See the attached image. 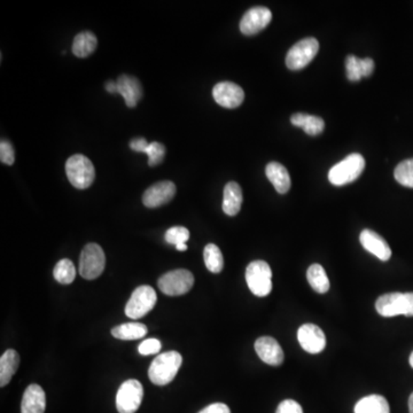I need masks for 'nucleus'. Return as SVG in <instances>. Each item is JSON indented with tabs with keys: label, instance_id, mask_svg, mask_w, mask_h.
Here are the masks:
<instances>
[{
	"label": "nucleus",
	"instance_id": "nucleus-7",
	"mask_svg": "<svg viewBox=\"0 0 413 413\" xmlns=\"http://www.w3.org/2000/svg\"><path fill=\"white\" fill-rule=\"evenodd\" d=\"M160 291L169 297H180L191 291L194 277L189 270L178 269L169 271L159 279Z\"/></svg>",
	"mask_w": 413,
	"mask_h": 413
},
{
	"label": "nucleus",
	"instance_id": "nucleus-33",
	"mask_svg": "<svg viewBox=\"0 0 413 413\" xmlns=\"http://www.w3.org/2000/svg\"><path fill=\"white\" fill-rule=\"evenodd\" d=\"M162 344L158 338H147L145 341L141 342L138 347V351L141 355L148 356V355H154V353H159L161 351Z\"/></svg>",
	"mask_w": 413,
	"mask_h": 413
},
{
	"label": "nucleus",
	"instance_id": "nucleus-35",
	"mask_svg": "<svg viewBox=\"0 0 413 413\" xmlns=\"http://www.w3.org/2000/svg\"><path fill=\"white\" fill-rule=\"evenodd\" d=\"M275 413H303V410L302 407L297 402L286 400L278 405Z\"/></svg>",
	"mask_w": 413,
	"mask_h": 413
},
{
	"label": "nucleus",
	"instance_id": "nucleus-13",
	"mask_svg": "<svg viewBox=\"0 0 413 413\" xmlns=\"http://www.w3.org/2000/svg\"><path fill=\"white\" fill-rule=\"evenodd\" d=\"M297 340L301 347L309 353H319L326 347V338L321 327L314 324H304L297 331Z\"/></svg>",
	"mask_w": 413,
	"mask_h": 413
},
{
	"label": "nucleus",
	"instance_id": "nucleus-31",
	"mask_svg": "<svg viewBox=\"0 0 413 413\" xmlns=\"http://www.w3.org/2000/svg\"><path fill=\"white\" fill-rule=\"evenodd\" d=\"M165 239L170 245L186 243L189 239V231L184 226H174L165 232Z\"/></svg>",
	"mask_w": 413,
	"mask_h": 413
},
{
	"label": "nucleus",
	"instance_id": "nucleus-4",
	"mask_svg": "<svg viewBox=\"0 0 413 413\" xmlns=\"http://www.w3.org/2000/svg\"><path fill=\"white\" fill-rule=\"evenodd\" d=\"M249 290L258 297H268L272 291V271L264 260H254L246 270Z\"/></svg>",
	"mask_w": 413,
	"mask_h": 413
},
{
	"label": "nucleus",
	"instance_id": "nucleus-9",
	"mask_svg": "<svg viewBox=\"0 0 413 413\" xmlns=\"http://www.w3.org/2000/svg\"><path fill=\"white\" fill-rule=\"evenodd\" d=\"M144 398L143 385L135 379L124 381L116 395L117 411L120 413H136Z\"/></svg>",
	"mask_w": 413,
	"mask_h": 413
},
{
	"label": "nucleus",
	"instance_id": "nucleus-25",
	"mask_svg": "<svg viewBox=\"0 0 413 413\" xmlns=\"http://www.w3.org/2000/svg\"><path fill=\"white\" fill-rule=\"evenodd\" d=\"M147 332H148V329H147L146 325L141 323L122 324V325H119V326L111 329V334L114 338L126 340V341L141 338L146 336Z\"/></svg>",
	"mask_w": 413,
	"mask_h": 413
},
{
	"label": "nucleus",
	"instance_id": "nucleus-3",
	"mask_svg": "<svg viewBox=\"0 0 413 413\" xmlns=\"http://www.w3.org/2000/svg\"><path fill=\"white\" fill-rule=\"evenodd\" d=\"M365 168V160L360 154L353 153L338 162L329 172V180L336 186L353 183Z\"/></svg>",
	"mask_w": 413,
	"mask_h": 413
},
{
	"label": "nucleus",
	"instance_id": "nucleus-15",
	"mask_svg": "<svg viewBox=\"0 0 413 413\" xmlns=\"http://www.w3.org/2000/svg\"><path fill=\"white\" fill-rule=\"evenodd\" d=\"M255 351L268 365L278 366L284 362V351L277 340L271 336H262L255 342Z\"/></svg>",
	"mask_w": 413,
	"mask_h": 413
},
{
	"label": "nucleus",
	"instance_id": "nucleus-20",
	"mask_svg": "<svg viewBox=\"0 0 413 413\" xmlns=\"http://www.w3.org/2000/svg\"><path fill=\"white\" fill-rule=\"evenodd\" d=\"M243 191L239 184L230 182L224 187L223 198V211L228 216H236L241 209L243 204Z\"/></svg>",
	"mask_w": 413,
	"mask_h": 413
},
{
	"label": "nucleus",
	"instance_id": "nucleus-29",
	"mask_svg": "<svg viewBox=\"0 0 413 413\" xmlns=\"http://www.w3.org/2000/svg\"><path fill=\"white\" fill-rule=\"evenodd\" d=\"M394 176L401 185L413 189V159L401 162L396 167Z\"/></svg>",
	"mask_w": 413,
	"mask_h": 413
},
{
	"label": "nucleus",
	"instance_id": "nucleus-22",
	"mask_svg": "<svg viewBox=\"0 0 413 413\" xmlns=\"http://www.w3.org/2000/svg\"><path fill=\"white\" fill-rule=\"evenodd\" d=\"M355 413H390L386 398L380 395H370L357 402Z\"/></svg>",
	"mask_w": 413,
	"mask_h": 413
},
{
	"label": "nucleus",
	"instance_id": "nucleus-34",
	"mask_svg": "<svg viewBox=\"0 0 413 413\" xmlns=\"http://www.w3.org/2000/svg\"><path fill=\"white\" fill-rule=\"evenodd\" d=\"M0 160L4 165H12L16 161V153L12 144L9 141H1L0 143Z\"/></svg>",
	"mask_w": 413,
	"mask_h": 413
},
{
	"label": "nucleus",
	"instance_id": "nucleus-26",
	"mask_svg": "<svg viewBox=\"0 0 413 413\" xmlns=\"http://www.w3.org/2000/svg\"><path fill=\"white\" fill-rule=\"evenodd\" d=\"M307 279L314 292L319 294L327 293L329 290V280L325 270L321 264H312L307 272Z\"/></svg>",
	"mask_w": 413,
	"mask_h": 413
},
{
	"label": "nucleus",
	"instance_id": "nucleus-21",
	"mask_svg": "<svg viewBox=\"0 0 413 413\" xmlns=\"http://www.w3.org/2000/svg\"><path fill=\"white\" fill-rule=\"evenodd\" d=\"M20 365L18 351L9 349L0 357V386L5 387L12 380Z\"/></svg>",
	"mask_w": 413,
	"mask_h": 413
},
{
	"label": "nucleus",
	"instance_id": "nucleus-37",
	"mask_svg": "<svg viewBox=\"0 0 413 413\" xmlns=\"http://www.w3.org/2000/svg\"><path fill=\"white\" fill-rule=\"evenodd\" d=\"M360 68H362L363 77H368L375 72V61L370 57L360 59Z\"/></svg>",
	"mask_w": 413,
	"mask_h": 413
},
{
	"label": "nucleus",
	"instance_id": "nucleus-12",
	"mask_svg": "<svg viewBox=\"0 0 413 413\" xmlns=\"http://www.w3.org/2000/svg\"><path fill=\"white\" fill-rule=\"evenodd\" d=\"M213 97L219 106L233 109L243 104L245 100V92L236 83L221 82L214 87Z\"/></svg>",
	"mask_w": 413,
	"mask_h": 413
},
{
	"label": "nucleus",
	"instance_id": "nucleus-11",
	"mask_svg": "<svg viewBox=\"0 0 413 413\" xmlns=\"http://www.w3.org/2000/svg\"><path fill=\"white\" fill-rule=\"evenodd\" d=\"M272 20V13L267 7L258 6L249 9L240 21V31L246 36H253L263 31Z\"/></svg>",
	"mask_w": 413,
	"mask_h": 413
},
{
	"label": "nucleus",
	"instance_id": "nucleus-39",
	"mask_svg": "<svg viewBox=\"0 0 413 413\" xmlns=\"http://www.w3.org/2000/svg\"><path fill=\"white\" fill-rule=\"evenodd\" d=\"M106 90L109 93H116V82H108Z\"/></svg>",
	"mask_w": 413,
	"mask_h": 413
},
{
	"label": "nucleus",
	"instance_id": "nucleus-18",
	"mask_svg": "<svg viewBox=\"0 0 413 413\" xmlns=\"http://www.w3.org/2000/svg\"><path fill=\"white\" fill-rule=\"evenodd\" d=\"M45 409V392L36 383L31 385L22 397L21 413H44Z\"/></svg>",
	"mask_w": 413,
	"mask_h": 413
},
{
	"label": "nucleus",
	"instance_id": "nucleus-17",
	"mask_svg": "<svg viewBox=\"0 0 413 413\" xmlns=\"http://www.w3.org/2000/svg\"><path fill=\"white\" fill-rule=\"evenodd\" d=\"M116 93H120L128 107L135 108L143 98V87L133 76L121 75L116 81Z\"/></svg>",
	"mask_w": 413,
	"mask_h": 413
},
{
	"label": "nucleus",
	"instance_id": "nucleus-27",
	"mask_svg": "<svg viewBox=\"0 0 413 413\" xmlns=\"http://www.w3.org/2000/svg\"><path fill=\"white\" fill-rule=\"evenodd\" d=\"M204 264L210 272L219 273L224 268L222 252L214 243H208L204 250Z\"/></svg>",
	"mask_w": 413,
	"mask_h": 413
},
{
	"label": "nucleus",
	"instance_id": "nucleus-6",
	"mask_svg": "<svg viewBox=\"0 0 413 413\" xmlns=\"http://www.w3.org/2000/svg\"><path fill=\"white\" fill-rule=\"evenodd\" d=\"M106 267L105 253L97 243H87L79 258V275L87 280L97 279Z\"/></svg>",
	"mask_w": 413,
	"mask_h": 413
},
{
	"label": "nucleus",
	"instance_id": "nucleus-42",
	"mask_svg": "<svg viewBox=\"0 0 413 413\" xmlns=\"http://www.w3.org/2000/svg\"><path fill=\"white\" fill-rule=\"evenodd\" d=\"M409 362H410V365L412 366L413 368V353H411L410 360H409Z\"/></svg>",
	"mask_w": 413,
	"mask_h": 413
},
{
	"label": "nucleus",
	"instance_id": "nucleus-5",
	"mask_svg": "<svg viewBox=\"0 0 413 413\" xmlns=\"http://www.w3.org/2000/svg\"><path fill=\"white\" fill-rule=\"evenodd\" d=\"M378 314L382 317H413V293H390L379 297L375 303Z\"/></svg>",
	"mask_w": 413,
	"mask_h": 413
},
{
	"label": "nucleus",
	"instance_id": "nucleus-24",
	"mask_svg": "<svg viewBox=\"0 0 413 413\" xmlns=\"http://www.w3.org/2000/svg\"><path fill=\"white\" fill-rule=\"evenodd\" d=\"M291 122L293 126L302 128L309 136L321 135V132L324 131V128H325V122H324L323 119L314 116V115L301 114V113L294 114L291 117Z\"/></svg>",
	"mask_w": 413,
	"mask_h": 413
},
{
	"label": "nucleus",
	"instance_id": "nucleus-14",
	"mask_svg": "<svg viewBox=\"0 0 413 413\" xmlns=\"http://www.w3.org/2000/svg\"><path fill=\"white\" fill-rule=\"evenodd\" d=\"M176 194V185L170 180H163L150 186L143 195V204L147 208H158L168 204Z\"/></svg>",
	"mask_w": 413,
	"mask_h": 413
},
{
	"label": "nucleus",
	"instance_id": "nucleus-32",
	"mask_svg": "<svg viewBox=\"0 0 413 413\" xmlns=\"http://www.w3.org/2000/svg\"><path fill=\"white\" fill-rule=\"evenodd\" d=\"M346 68H347L348 79L351 82H358L362 79V68H360V59L355 55H348L346 59Z\"/></svg>",
	"mask_w": 413,
	"mask_h": 413
},
{
	"label": "nucleus",
	"instance_id": "nucleus-36",
	"mask_svg": "<svg viewBox=\"0 0 413 413\" xmlns=\"http://www.w3.org/2000/svg\"><path fill=\"white\" fill-rule=\"evenodd\" d=\"M199 413H231L230 407L224 403H214L204 407Z\"/></svg>",
	"mask_w": 413,
	"mask_h": 413
},
{
	"label": "nucleus",
	"instance_id": "nucleus-19",
	"mask_svg": "<svg viewBox=\"0 0 413 413\" xmlns=\"http://www.w3.org/2000/svg\"><path fill=\"white\" fill-rule=\"evenodd\" d=\"M268 180L273 184L275 191L285 194L291 189V176L288 174L287 169L278 162H270L265 169Z\"/></svg>",
	"mask_w": 413,
	"mask_h": 413
},
{
	"label": "nucleus",
	"instance_id": "nucleus-41",
	"mask_svg": "<svg viewBox=\"0 0 413 413\" xmlns=\"http://www.w3.org/2000/svg\"><path fill=\"white\" fill-rule=\"evenodd\" d=\"M409 411H410V413H413V392L409 397Z\"/></svg>",
	"mask_w": 413,
	"mask_h": 413
},
{
	"label": "nucleus",
	"instance_id": "nucleus-16",
	"mask_svg": "<svg viewBox=\"0 0 413 413\" xmlns=\"http://www.w3.org/2000/svg\"><path fill=\"white\" fill-rule=\"evenodd\" d=\"M360 241L368 253L375 255L379 260L386 262L392 258V249H390V245L375 231H362Z\"/></svg>",
	"mask_w": 413,
	"mask_h": 413
},
{
	"label": "nucleus",
	"instance_id": "nucleus-40",
	"mask_svg": "<svg viewBox=\"0 0 413 413\" xmlns=\"http://www.w3.org/2000/svg\"><path fill=\"white\" fill-rule=\"evenodd\" d=\"M176 249L180 252H185V250H187V245L186 243H180V245L176 246Z\"/></svg>",
	"mask_w": 413,
	"mask_h": 413
},
{
	"label": "nucleus",
	"instance_id": "nucleus-10",
	"mask_svg": "<svg viewBox=\"0 0 413 413\" xmlns=\"http://www.w3.org/2000/svg\"><path fill=\"white\" fill-rule=\"evenodd\" d=\"M318 51H319V43L317 39H302L288 51L286 66L291 70H301L314 60Z\"/></svg>",
	"mask_w": 413,
	"mask_h": 413
},
{
	"label": "nucleus",
	"instance_id": "nucleus-2",
	"mask_svg": "<svg viewBox=\"0 0 413 413\" xmlns=\"http://www.w3.org/2000/svg\"><path fill=\"white\" fill-rule=\"evenodd\" d=\"M69 182L78 189H89L96 178V169L90 159L82 154L69 158L66 162Z\"/></svg>",
	"mask_w": 413,
	"mask_h": 413
},
{
	"label": "nucleus",
	"instance_id": "nucleus-38",
	"mask_svg": "<svg viewBox=\"0 0 413 413\" xmlns=\"http://www.w3.org/2000/svg\"><path fill=\"white\" fill-rule=\"evenodd\" d=\"M148 145H150V143L145 138H136L130 143V148L135 150V152H138V153H145Z\"/></svg>",
	"mask_w": 413,
	"mask_h": 413
},
{
	"label": "nucleus",
	"instance_id": "nucleus-23",
	"mask_svg": "<svg viewBox=\"0 0 413 413\" xmlns=\"http://www.w3.org/2000/svg\"><path fill=\"white\" fill-rule=\"evenodd\" d=\"M98 46V39L91 31H83L78 33L72 43V53L78 57H87L96 51Z\"/></svg>",
	"mask_w": 413,
	"mask_h": 413
},
{
	"label": "nucleus",
	"instance_id": "nucleus-1",
	"mask_svg": "<svg viewBox=\"0 0 413 413\" xmlns=\"http://www.w3.org/2000/svg\"><path fill=\"white\" fill-rule=\"evenodd\" d=\"M183 363L177 351H167L155 357L148 370V378L156 386H165L176 378Z\"/></svg>",
	"mask_w": 413,
	"mask_h": 413
},
{
	"label": "nucleus",
	"instance_id": "nucleus-8",
	"mask_svg": "<svg viewBox=\"0 0 413 413\" xmlns=\"http://www.w3.org/2000/svg\"><path fill=\"white\" fill-rule=\"evenodd\" d=\"M155 291L150 286H139L136 288L126 303V314L132 319H139L153 310L156 304Z\"/></svg>",
	"mask_w": 413,
	"mask_h": 413
},
{
	"label": "nucleus",
	"instance_id": "nucleus-30",
	"mask_svg": "<svg viewBox=\"0 0 413 413\" xmlns=\"http://www.w3.org/2000/svg\"><path fill=\"white\" fill-rule=\"evenodd\" d=\"M145 154L148 156V165L150 167H155V165H160L163 161L165 148L161 143L153 141V143H150L146 150H145Z\"/></svg>",
	"mask_w": 413,
	"mask_h": 413
},
{
	"label": "nucleus",
	"instance_id": "nucleus-28",
	"mask_svg": "<svg viewBox=\"0 0 413 413\" xmlns=\"http://www.w3.org/2000/svg\"><path fill=\"white\" fill-rule=\"evenodd\" d=\"M54 279L63 285L72 284L76 278V268L68 258L57 262L53 270Z\"/></svg>",
	"mask_w": 413,
	"mask_h": 413
}]
</instances>
